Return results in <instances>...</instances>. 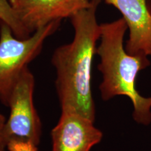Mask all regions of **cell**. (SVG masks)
Listing matches in <instances>:
<instances>
[{"label":"cell","mask_w":151,"mask_h":151,"mask_svg":"<svg viewBox=\"0 0 151 151\" xmlns=\"http://www.w3.org/2000/svg\"><path fill=\"white\" fill-rule=\"evenodd\" d=\"M0 21L6 24L18 39H27L32 35L20 21L9 0H0Z\"/></svg>","instance_id":"ba28073f"},{"label":"cell","mask_w":151,"mask_h":151,"mask_svg":"<svg viewBox=\"0 0 151 151\" xmlns=\"http://www.w3.org/2000/svg\"><path fill=\"white\" fill-rule=\"evenodd\" d=\"M101 0H91L88 8L70 18L74 31L70 43L58 47L52 55L55 88L62 111H71L95 120L92 67L101 35L97 11Z\"/></svg>","instance_id":"6da1fadb"},{"label":"cell","mask_w":151,"mask_h":151,"mask_svg":"<svg viewBox=\"0 0 151 151\" xmlns=\"http://www.w3.org/2000/svg\"><path fill=\"white\" fill-rule=\"evenodd\" d=\"M147 5H148V9L151 14V0H147Z\"/></svg>","instance_id":"30bf717a"},{"label":"cell","mask_w":151,"mask_h":151,"mask_svg":"<svg viewBox=\"0 0 151 151\" xmlns=\"http://www.w3.org/2000/svg\"><path fill=\"white\" fill-rule=\"evenodd\" d=\"M6 118L0 113V151L6 150V143L5 139V126Z\"/></svg>","instance_id":"9c48e42d"},{"label":"cell","mask_w":151,"mask_h":151,"mask_svg":"<svg viewBox=\"0 0 151 151\" xmlns=\"http://www.w3.org/2000/svg\"><path fill=\"white\" fill-rule=\"evenodd\" d=\"M30 35L50 22L70 18L91 4V0H9Z\"/></svg>","instance_id":"5b68a950"},{"label":"cell","mask_w":151,"mask_h":151,"mask_svg":"<svg viewBox=\"0 0 151 151\" xmlns=\"http://www.w3.org/2000/svg\"><path fill=\"white\" fill-rule=\"evenodd\" d=\"M121 13L129 29L125 50L132 55L151 56V14L147 0H104Z\"/></svg>","instance_id":"52a82bcc"},{"label":"cell","mask_w":151,"mask_h":151,"mask_svg":"<svg viewBox=\"0 0 151 151\" xmlns=\"http://www.w3.org/2000/svg\"><path fill=\"white\" fill-rule=\"evenodd\" d=\"M94 122L79 113L62 111L51 131L52 151H90L103 138Z\"/></svg>","instance_id":"8992f818"},{"label":"cell","mask_w":151,"mask_h":151,"mask_svg":"<svg viewBox=\"0 0 151 151\" xmlns=\"http://www.w3.org/2000/svg\"><path fill=\"white\" fill-rule=\"evenodd\" d=\"M61 20L42 27L27 39L16 37L6 24L0 21V101L8 107L11 95L28 65L42 50L48 37L59 29Z\"/></svg>","instance_id":"3957f363"},{"label":"cell","mask_w":151,"mask_h":151,"mask_svg":"<svg viewBox=\"0 0 151 151\" xmlns=\"http://www.w3.org/2000/svg\"><path fill=\"white\" fill-rule=\"evenodd\" d=\"M100 43L96 54L100 58L98 70L102 74L99 85L101 97L109 101L125 96L133 105L132 117L138 124L151 123V97L141 95L136 88L137 75L150 65L148 57L132 55L126 51L124 37L128 29L124 18L100 24Z\"/></svg>","instance_id":"7a4b0ae2"},{"label":"cell","mask_w":151,"mask_h":151,"mask_svg":"<svg viewBox=\"0 0 151 151\" xmlns=\"http://www.w3.org/2000/svg\"><path fill=\"white\" fill-rule=\"evenodd\" d=\"M35 77L29 69L20 77L8 107L9 117L5 126L6 150L39 151L42 123L34 104Z\"/></svg>","instance_id":"277c9868"}]
</instances>
